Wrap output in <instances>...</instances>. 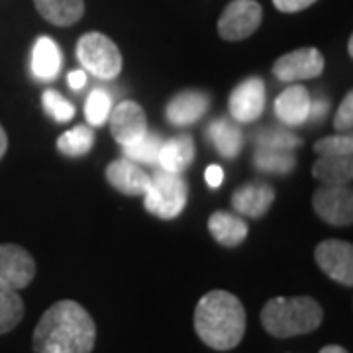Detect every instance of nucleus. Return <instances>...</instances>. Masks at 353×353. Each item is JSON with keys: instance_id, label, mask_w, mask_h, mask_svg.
<instances>
[{"instance_id": "nucleus-1", "label": "nucleus", "mask_w": 353, "mask_h": 353, "mask_svg": "<svg viewBox=\"0 0 353 353\" xmlns=\"http://www.w3.org/2000/svg\"><path fill=\"white\" fill-rule=\"evenodd\" d=\"M94 341V320L75 301L51 304L34 330L36 353H92Z\"/></svg>"}, {"instance_id": "nucleus-2", "label": "nucleus", "mask_w": 353, "mask_h": 353, "mask_svg": "<svg viewBox=\"0 0 353 353\" xmlns=\"http://www.w3.org/2000/svg\"><path fill=\"white\" fill-rule=\"evenodd\" d=\"M248 316L241 301L228 290H210L194 310V330L204 345L216 352H230L240 345Z\"/></svg>"}, {"instance_id": "nucleus-3", "label": "nucleus", "mask_w": 353, "mask_h": 353, "mask_svg": "<svg viewBox=\"0 0 353 353\" xmlns=\"http://www.w3.org/2000/svg\"><path fill=\"white\" fill-rule=\"evenodd\" d=\"M324 310L312 296H275L261 310V326L273 338H294L320 328Z\"/></svg>"}, {"instance_id": "nucleus-4", "label": "nucleus", "mask_w": 353, "mask_h": 353, "mask_svg": "<svg viewBox=\"0 0 353 353\" xmlns=\"http://www.w3.org/2000/svg\"><path fill=\"white\" fill-rule=\"evenodd\" d=\"M77 59L85 71L101 81H114L122 71V53L108 36L88 32L77 41Z\"/></svg>"}, {"instance_id": "nucleus-5", "label": "nucleus", "mask_w": 353, "mask_h": 353, "mask_svg": "<svg viewBox=\"0 0 353 353\" xmlns=\"http://www.w3.org/2000/svg\"><path fill=\"white\" fill-rule=\"evenodd\" d=\"M143 206L150 214L161 220H173L187 206V183L181 175L157 169L152 175L150 189L143 194Z\"/></svg>"}, {"instance_id": "nucleus-6", "label": "nucleus", "mask_w": 353, "mask_h": 353, "mask_svg": "<svg viewBox=\"0 0 353 353\" xmlns=\"http://www.w3.org/2000/svg\"><path fill=\"white\" fill-rule=\"evenodd\" d=\"M263 20V8L255 0H232L218 20V34L226 41H240L252 36Z\"/></svg>"}, {"instance_id": "nucleus-7", "label": "nucleus", "mask_w": 353, "mask_h": 353, "mask_svg": "<svg viewBox=\"0 0 353 353\" xmlns=\"http://www.w3.org/2000/svg\"><path fill=\"white\" fill-rule=\"evenodd\" d=\"M314 212L332 226H350L353 220V194L347 185H322L312 196Z\"/></svg>"}, {"instance_id": "nucleus-8", "label": "nucleus", "mask_w": 353, "mask_h": 353, "mask_svg": "<svg viewBox=\"0 0 353 353\" xmlns=\"http://www.w3.org/2000/svg\"><path fill=\"white\" fill-rule=\"evenodd\" d=\"M314 259L332 281L343 287L353 285V245L343 240H324L316 245Z\"/></svg>"}, {"instance_id": "nucleus-9", "label": "nucleus", "mask_w": 353, "mask_h": 353, "mask_svg": "<svg viewBox=\"0 0 353 353\" xmlns=\"http://www.w3.org/2000/svg\"><path fill=\"white\" fill-rule=\"evenodd\" d=\"M34 257L16 243H0V287L22 290L34 281Z\"/></svg>"}, {"instance_id": "nucleus-10", "label": "nucleus", "mask_w": 353, "mask_h": 353, "mask_svg": "<svg viewBox=\"0 0 353 353\" xmlns=\"http://www.w3.org/2000/svg\"><path fill=\"white\" fill-rule=\"evenodd\" d=\"M324 71V55L316 48L294 50L279 57L273 65V75L283 83H299L322 75Z\"/></svg>"}, {"instance_id": "nucleus-11", "label": "nucleus", "mask_w": 353, "mask_h": 353, "mask_svg": "<svg viewBox=\"0 0 353 353\" xmlns=\"http://www.w3.org/2000/svg\"><path fill=\"white\" fill-rule=\"evenodd\" d=\"M265 110V83L259 77H250L232 90L230 114L240 124H252Z\"/></svg>"}, {"instance_id": "nucleus-12", "label": "nucleus", "mask_w": 353, "mask_h": 353, "mask_svg": "<svg viewBox=\"0 0 353 353\" xmlns=\"http://www.w3.org/2000/svg\"><path fill=\"white\" fill-rule=\"evenodd\" d=\"M110 130L114 139L120 145H128L139 139L148 132V120L145 112L138 102L124 101L120 102L110 112Z\"/></svg>"}, {"instance_id": "nucleus-13", "label": "nucleus", "mask_w": 353, "mask_h": 353, "mask_svg": "<svg viewBox=\"0 0 353 353\" xmlns=\"http://www.w3.org/2000/svg\"><path fill=\"white\" fill-rule=\"evenodd\" d=\"M106 181L122 194L141 196L150 189L152 175H148L138 163L130 159H116L106 167Z\"/></svg>"}, {"instance_id": "nucleus-14", "label": "nucleus", "mask_w": 353, "mask_h": 353, "mask_svg": "<svg viewBox=\"0 0 353 353\" xmlns=\"http://www.w3.org/2000/svg\"><path fill=\"white\" fill-rule=\"evenodd\" d=\"M208 106H210L208 94H204L201 90H183L169 101L165 114L173 126L185 128L199 122L206 114Z\"/></svg>"}, {"instance_id": "nucleus-15", "label": "nucleus", "mask_w": 353, "mask_h": 353, "mask_svg": "<svg viewBox=\"0 0 353 353\" xmlns=\"http://www.w3.org/2000/svg\"><path fill=\"white\" fill-rule=\"evenodd\" d=\"M310 102L312 97L308 88H304L303 85H290L275 101V114L285 126H301L310 116Z\"/></svg>"}, {"instance_id": "nucleus-16", "label": "nucleus", "mask_w": 353, "mask_h": 353, "mask_svg": "<svg viewBox=\"0 0 353 353\" xmlns=\"http://www.w3.org/2000/svg\"><path fill=\"white\" fill-rule=\"evenodd\" d=\"M275 201V190L265 183L243 185L232 194V206L236 212L248 218H261Z\"/></svg>"}, {"instance_id": "nucleus-17", "label": "nucleus", "mask_w": 353, "mask_h": 353, "mask_svg": "<svg viewBox=\"0 0 353 353\" xmlns=\"http://www.w3.org/2000/svg\"><path fill=\"white\" fill-rule=\"evenodd\" d=\"M30 69L32 75L38 81H53L57 79L61 65H63V57L59 46L48 36H39L32 48V61H30Z\"/></svg>"}, {"instance_id": "nucleus-18", "label": "nucleus", "mask_w": 353, "mask_h": 353, "mask_svg": "<svg viewBox=\"0 0 353 353\" xmlns=\"http://www.w3.org/2000/svg\"><path fill=\"white\" fill-rule=\"evenodd\" d=\"M194 159V141L190 136H176L163 141L157 165L159 169H163L167 173H175L181 175Z\"/></svg>"}, {"instance_id": "nucleus-19", "label": "nucleus", "mask_w": 353, "mask_h": 353, "mask_svg": "<svg viewBox=\"0 0 353 353\" xmlns=\"http://www.w3.org/2000/svg\"><path fill=\"white\" fill-rule=\"evenodd\" d=\"M208 230L220 245L226 248H236L241 241L248 238L250 228L248 224L230 212H214L208 218Z\"/></svg>"}, {"instance_id": "nucleus-20", "label": "nucleus", "mask_w": 353, "mask_h": 353, "mask_svg": "<svg viewBox=\"0 0 353 353\" xmlns=\"http://www.w3.org/2000/svg\"><path fill=\"white\" fill-rule=\"evenodd\" d=\"M38 12L53 26H73L85 14V0H34Z\"/></svg>"}, {"instance_id": "nucleus-21", "label": "nucleus", "mask_w": 353, "mask_h": 353, "mask_svg": "<svg viewBox=\"0 0 353 353\" xmlns=\"http://www.w3.org/2000/svg\"><path fill=\"white\" fill-rule=\"evenodd\" d=\"M208 139L212 141L216 152L220 153L224 159H234L236 155H240L241 145H243L241 130L226 118L214 120L208 126Z\"/></svg>"}, {"instance_id": "nucleus-22", "label": "nucleus", "mask_w": 353, "mask_h": 353, "mask_svg": "<svg viewBox=\"0 0 353 353\" xmlns=\"http://www.w3.org/2000/svg\"><path fill=\"white\" fill-rule=\"evenodd\" d=\"M312 175L322 185H350L353 176L352 155L343 157H318Z\"/></svg>"}, {"instance_id": "nucleus-23", "label": "nucleus", "mask_w": 353, "mask_h": 353, "mask_svg": "<svg viewBox=\"0 0 353 353\" xmlns=\"http://www.w3.org/2000/svg\"><path fill=\"white\" fill-rule=\"evenodd\" d=\"M253 163L263 173L273 175H287L294 169L296 159L294 153L285 150H269V148H257L253 155Z\"/></svg>"}, {"instance_id": "nucleus-24", "label": "nucleus", "mask_w": 353, "mask_h": 353, "mask_svg": "<svg viewBox=\"0 0 353 353\" xmlns=\"http://www.w3.org/2000/svg\"><path fill=\"white\" fill-rule=\"evenodd\" d=\"M94 145V132L88 126H75L57 139V150L65 157H83Z\"/></svg>"}, {"instance_id": "nucleus-25", "label": "nucleus", "mask_w": 353, "mask_h": 353, "mask_svg": "<svg viewBox=\"0 0 353 353\" xmlns=\"http://www.w3.org/2000/svg\"><path fill=\"white\" fill-rule=\"evenodd\" d=\"M163 145V138L153 134V132H145L139 139H136L134 143L122 145L126 159L134 161V163H145L155 165L157 157H159V150Z\"/></svg>"}, {"instance_id": "nucleus-26", "label": "nucleus", "mask_w": 353, "mask_h": 353, "mask_svg": "<svg viewBox=\"0 0 353 353\" xmlns=\"http://www.w3.org/2000/svg\"><path fill=\"white\" fill-rule=\"evenodd\" d=\"M24 318V301L18 290L0 287V336L12 332Z\"/></svg>"}, {"instance_id": "nucleus-27", "label": "nucleus", "mask_w": 353, "mask_h": 353, "mask_svg": "<svg viewBox=\"0 0 353 353\" xmlns=\"http://www.w3.org/2000/svg\"><path fill=\"white\" fill-rule=\"evenodd\" d=\"M255 143L257 148H269V150H285V152H294L301 148L303 139L290 134L289 130H279V128H263L255 134Z\"/></svg>"}, {"instance_id": "nucleus-28", "label": "nucleus", "mask_w": 353, "mask_h": 353, "mask_svg": "<svg viewBox=\"0 0 353 353\" xmlns=\"http://www.w3.org/2000/svg\"><path fill=\"white\" fill-rule=\"evenodd\" d=\"M110 112H112V97L104 88H94L88 94L87 104H85V118H87L88 126L106 124Z\"/></svg>"}, {"instance_id": "nucleus-29", "label": "nucleus", "mask_w": 353, "mask_h": 353, "mask_svg": "<svg viewBox=\"0 0 353 353\" xmlns=\"http://www.w3.org/2000/svg\"><path fill=\"white\" fill-rule=\"evenodd\" d=\"M41 104H43V110L46 114L53 118L55 122L63 124V122H69L73 116H75V106L71 102L63 99V94H59L57 90L53 88H48L41 97Z\"/></svg>"}, {"instance_id": "nucleus-30", "label": "nucleus", "mask_w": 353, "mask_h": 353, "mask_svg": "<svg viewBox=\"0 0 353 353\" xmlns=\"http://www.w3.org/2000/svg\"><path fill=\"white\" fill-rule=\"evenodd\" d=\"M314 153L318 157H343V155H352V134H336V136H330V138L318 139L314 143Z\"/></svg>"}, {"instance_id": "nucleus-31", "label": "nucleus", "mask_w": 353, "mask_h": 353, "mask_svg": "<svg viewBox=\"0 0 353 353\" xmlns=\"http://www.w3.org/2000/svg\"><path fill=\"white\" fill-rule=\"evenodd\" d=\"M353 126V94L352 90L345 94V99L341 101L340 108L334 118V128L338 134H352Z\"/></svg>"}, {"instance_id": "nucleus-32", "label": "nucleus", "mask_w": 353, "mask_h": 353, "mask_svg": "<svg viewBox=\"0 0 353 353\" xmlns=\"http://www.w3.org/2000/svg\"><path fill=\"white\" fill-rule=\"evenodd\" d=\"M316 0H273V4H275V8L281 10V12H301L304 8H308V6H312Z\"/></svg>"}, {"instance_id": "nucleus-33", "label": "nucleus", "mask_w": 353, "mask_h": 353, "mask_svg": "<svg viewBox=\"0 0 353 353\" xmlns=\"http://www.w3.org/2000/svg\"><path fill=\"white\" fill-rule=\"evenodd\" d=\"M204 179H206L210 189H218L224 183V169L220 165H210L204 173Z\"/></svg>"}, {"instance_id": "nucleus-34", "label": "nucleus", "mask_w": 353, "mask_h": 353, "mask_svg": "<svg viewBox=\"0 0 353 353\" xmlns=\"http://www.w3.org/2000/svg\"><path fill=\"white\" fill-rule=\"evenodd\" d=\"M330 102L326 99H314L310 102V116L308 118H314V120H322L324 114L328 112Z\"/></svg>"}, {"instance_id": "nucleus-35", "label": "nucleus", "mask_w": 353, "mask_h": 353, "mask_svg": "<svg viewBox=\"0 0 353 353\" xmlns=\"http://www.w3.org/2000/svg\"><path fill=\"white\" fill-rule=\"evenodd\" d=\"M67 83H69V87L73 88V90H81L87 85V71H71L67 75Z\"/></svg>"}, {"instance_id": "nucleus-36", "label": "nucleus", "mask_w": 353, "mask_h": 353, "mask_svg": "<svg viewBox=\"0 0 353 353\" xmlns=\"http://www.w3.org/2000/svg\"><path fill=\"white\" fill-rule=\"evenodd\" d=\"M6 150H8V138H6V132H4V128L0 126V159L4 157Z\"/></svg>"}, {"instance_id": "nucleus-37", "label": "nucleus", "mask_w": 353, "mask_h": 353, "mask_svg": "<svg viewBox=\"0 0 353 353\" xmlns=\"http://www.w3.org/2000/svg\"><path fill=\"white\" fill-rule=\"evenodd\" d=\"M320 353H350L345 347H341V345H326V347H322Z\"/></svg>"}, {"instance_id": "nucleus-38", "label": "nucleus", "mask_w": 353, "mask_h": 353, "mask_svg": "<svg viewBox=\"0 0 353 353\" xmlns=\"http://www.w3.org/2000/svg\"><path fill=\"white\" fill-rule=\"evenodd\" d=\"M347 50H350V55H353V39L350 38V43H347Z\"/></svg>"}]
</instances>
